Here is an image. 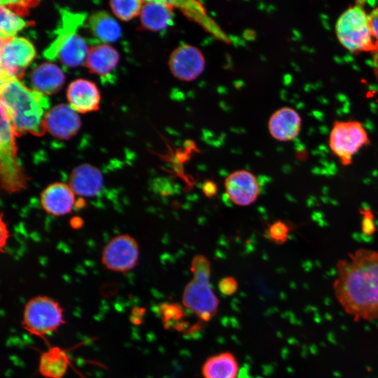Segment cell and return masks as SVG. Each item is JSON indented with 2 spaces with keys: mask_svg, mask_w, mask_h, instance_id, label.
<instances>
[{
  "mask_svg": "<svg viewBox=\"0 0 378 378\" xmlns=\"http://www.w3.org/2000/svg\"><path fill=\"white\" fill-rule=\"evenodd\" d=\"M336 300L354 321L378 319V250L360 248L336 263Z\"/></svg>",
  "mask_w": 378,
  "mask_h": 378,
  "instance_id": "cell-1",
  "label": "cell"
},
{
  "mask_svg": "<svg viewBox=\"0 0 378 378\" xmlns=\"http://www.w3.org/2000/svg\"><path fill=\"white\" fill-rule=\"evenodd\" d=\"M1 106L10 120L15 136L44 134V118L50 109L47 96L29 88L15 77L1 74Z\"/></svg>",
  "mask_w": 378,
  "mask_h": 378,
  "instance_id": "cell-2",
  "label": "cell"
},
{
  "mask_svg": "<svg viewBox=\"0 0 378 378\" xmlns=\"http://www.w3.org/2000/svg\"><path fill=\"white\" fill-rule=\"evenodd\" d=\"M59 24L54 31L55 38L44 50L43 56L50 62L59 60L64 67L84 65L90 48L78 31L87 15L62 8L59 9Z\"/></svg>",
  "mask_w": 378,
  "mask_h": 378,
  "instance_id": "cell-3",
  "label": "cell"
},
{
  "mask_svg": "<svg viewBox=\"0 0 378 378\" xmlns=\"http://www.w3.org/2000/svg\"><path fill=\"white\" fill-rule=\"evenodd\" d=\"M192 279L186 284L182 295L186 308L200 319L207 322L218 312L219 300L211 284V262L204 255H195L190 263Z\"/></svg>",
  "mask_w": 378,
  "mask_h": 378,
  "instance_id": "cell-4",
  "label": "cell"
},
{
  "mask_svg": "<svg viewBox=\"0 0 378 378\" xmlns=\"http://www.w3.org/2000/svg\"><path fill=\"white\" fill-rule=\"evenodd\" d=\"M335 32L340 43L354 53H372L377 48L378 43L370 31L368 15L359 4L350 6L340 15Z\"/></svg>",
  "mask_w": 378,
  "mask_h": 378,
  "instance_id": "cell-5",
  "label": "cell"
},
{
  "mask_svg": "<svg viewBox=\"0 0 378 378\" xmlns=\"http://www.w3.org/2000/svg\"><path fill=\"white\" fill-rule=\"evenodd\" d=\"M15 134L4 108L1 106L0 173L2 188L14 193L26 188L28 176L18 160Z\"/></svg>",
  "mask_w": 378,
  "mask_h": 378,
  "instance_id": "cell-6",
  "label": "cell"
},
{
  "mask_svg": "<svg viewBox=\"0 0 378 378\" xmlns=\"http://www.w3.org/2000/svg\"><path fill=\"white\" fill-rule=\"evenodd\" d=\"M64 323L63 309L48 296L34 297L24 306L22 326L31 335L44 337L56 331Z\"/></svg>",
  "mask_w": 378,
  "mask_h": 378,
  "instance_id": "cell-7",
  "label": "cell"
},
{
  "mask_svg": "<svg viewBox=\"0 0 378 378\" xmlns=\"http://www.w3.org/2000/svg\"><path fill=\"white\" fill-rule=\"evenodd\" d=\"M329 148L344 166L352 163L353 157L370 144L368 132L357 120H341L333 123L328 140Z\"/></svg>",
  "mask_w": 378,
  "mask_h": 378,
  "instance_id": "cell-8",
  "label": "cell"
},
{
  "mask_svg": "<svg viewBox=\"0 0 378 378\" xmlns=\"http://www.w3.org/2000/svg\"><path fill=\"white\" fill-rule=\"evenodd\" d=\"M139 259L137 241L130 234L113 237L103 248L101 255L102 265L108 270L125 273L134 269Z\"/></svg>",
  "mask_w": 378,
  "mask_h": 378,
  "instance_id": "cell-9",
  "label": "cell"
},
{
  "mask_svg": "<svg viewBox=\"0 0 378 378\" xmlns=\"http://www.w3.org/2000/svg\"><path fill=\"white\" fill-rule=\"evenodd\" d=\"M35 57L36 49L26 38L1 39V74L20 79Z\"/></svg>",
  "mask_w": 378,
  "mask_h": 378,
  "instance_id": "cell-10",
  "label": "cell"
},
{
  "mask_svg": "<svg viewBox=\"0 0 378 378\" xmlns=\"http://www.w3.org/2000/svg\"><path fill=\"white\" fill-rule=\"evenodd\" d=\"M169 69L180 80L191 81L203 72L205 59L202 52L191 45H182L176 48L169 59Z\"/></svg>",
  "mask_w": 378,
  "mask_h": 378,
  "instance_id": "cell-11",
  "label": "cell"
},
{
  "mask_svg": "<svg viewBox=\"0 0 378 378\" xmlns=\"http://www.w3.org/2000/svg\"><path fill=\"white\" fill-rule=\"evenodd\" d=\"M224 186L230 200L237 206H249L257 200L260 195L256 176L246 169L230 173L225 179Z\"/></svg>",
  "mask_w": 378,
  "mask_h": 378,
  "instance_id": "cell-12",
  "label": "cell"
},
{
  "mask_svg": "<svg viewBox=\"0 0 378 378\" xmlns=\"http://www.w3.org/2000/svg\"><path fill=\"white\" fill-rule=\"evenodd\" d=\"M81 121L70 105L57 104L50 108L44 118L46 132L60 140H68L79 130Z\"/></svg>",
  "mask_w": 378,
  "mask_h": 378,
  "instance_id": "cell-13",
  "label": "cell"
},
{
  "mask_svg": "<svg viewBox=\"0 0 378 378\" xmlns=\"http://www.w3.org/2000/svg\"><path fill=\"white\" fill-rule=\"evenodd\" d=\"M76 196L69 183L55 182L47 186L41 192L40 204L48 214L64 216L74 209Z\"/></svg>",
  "mask_w": 378,
  "mask_h": 378,
  "instance_id": "cell-14",
  "label": "cell"
},
{
  "mask_svg": "<svg viewBox=\"0 0 378 378\" xmlns=\"http://www.w3.org/2000/svg\"><path fill=\"white\" fill-rule=\"evenodd\" d=\"M104 182L103 174L98 167L89 163H83L71 171L69 185L76 195L92 197L102 191Z\"/></svg>",
  "mask_w": 378,
  "mask_h": 378,
  "instance_id": "cell-15",
  "label": "cell"
},
{
  "mask_svg": "<svg viewBox=\"0 0 378 378\" xmlns=\"http://www.w3.org/2000/svg\"><path fill=\"white\" fill-rule=\"evenodd\" d=\"M66 98L69 105L76 112L85 113L99 109L101 96L94 83L78 78L69 83Z\"/></svg>",
  "mask_w": 378,
  "mask_h": 378,
  "instance_id": "cell-16",
  "label": "cell"
},
{
  "mask_svg": "<svg viewBox=\"0 0 378 378\" xmlns=\"http://www.w3.org/2000/svg\"><path fill=\"white\" fill-rule=\"evenodd\" d=\"M119 62L117 50L107 43L94 45L89 52L84 65L88 70L98 75L103 81L112 80V73Z\"/></svg>",
  "mask_w": 378,
  "mask_h": 378,
  "instance_id": "cell-17",
  "label": "cell"
},
{
  "mask_svg": "<svg viewBox=\"0 0 378 378\" xmlns=\"http://www.w3.org/2000/svg\"><path fill=\"white\" fill-rule=\"evenodd\" d=\"M302 127V118L294 108L284 106L274 111L268 122L271 136L279 141L295 139Z\"/></svg>",
  "mask_w": 378,
  "mask_h": 378,
  "instance_id": "cell-18",
  "label": "cell"
},
{
  "mask_svg": "<svg viewBox=\"0 0 378 378\" xmlns=\"http://www.w3.org/2000/svg\"><path fill=\"white\" fill-rule=\"evenodd\" d=\"M64 80L62 70L51 62L40 64L30 74L32 89L45 96L58 92L63 86Z\"/></svg>",
  "mask_w": 378,
  "mask_h": 378,
  "instance_id": "cell-19",
  "label": "cell"
},
{
  "mask_svg": "<svg viewBox=\"0 0 378 378\" xmlns=\"http://www.w3.org/2000/svg\"><path fill=\"white\" fill-rule=\"evenodd\" d=\"M139 15L141 28L160 31L172 24L173 8L166 1H144Z\"/></svg>",
  "mask_w": 378,
  "mask_h": 378,
  "instance_id": "cell-20",
  "label": "cell"
},
{
  "mask_svg": "<svg viewBox=\"0 0 378 378\" xmlns=\"http://www.w3.org/2000/svg\"><path fill=\"white\" fill-rule=\"evenodd\" d=\"M238 372V361L235 356L229 351L211 356L202 367L204 378H237Z\"/></svg>",
  "mask_w": 378,
  "mask_h": 378,
  "instance_id": "cell-21",
  "label": "cell"
},
{
  "mask_svg": "<svg viewBox=\"0 0 378 378\" xmlns=\"http://www.w3.org/2000/svg\"><path fill=\"white\" fill-rule=\"evenodd\" d=\"M69 364L70 360L66 351L54 346L41 354L38 371L46 378H62Z\"/></svg>",
  "mask_w": 378,
  "mask_h": 378,
  "instance_id": "cell-22",
  "label": "cell"
},
{
  "mask_svg": "<svg viewBox=\"0 0 378 378\" xmlns=\"http://www.w3.org/2000/svg\"><path fill=\"white\" fill-rule=\"evenodd\" d=\"M88 24L93 36L103 43L115 42L122 35L119 23L104 10L93 13L89 17Z\"/></svg>",
  "mask_w": 378,
  "mask_h": 378,
  "instance_id": "cell-23",
  "label": "cell"
},
{
  "mask_svg": "<svg viewBox=\"0 0 378 378\" xmlns=\"http://www.w3.org/2000/svg\"><path fill=\"white\" fill-rule=\"evenodd\" d=\"M0 35L1 39L16 36V34L24 27L29 26V22L21 18L11 8L1 4Z\"/></svg>",
  "mask_w": 378,
  "mask_h": 378,
  "instance_id": "cell-24",
  "label": "cell"
},
{
  "mask_svg": "<svg viewBox=\"0 0 378 378\" xmlns=\"http://www.w3.org/2000/svg\"><path fill=\"white\" fill-rule=\"evenodd\" d=\"M144 1L139 0H116L109 2L110 7L120 20L129 21L140 14Z\"/></svg>",
  "mask_w": 378,
  "mask_h": 378,
  "instance_id": "cell-25",
  "label": "cell"
},
{
  "mask_svg": "<svg viewBox=\"0 0 378 378\" xmlns=\"http://www.w3.org/2000/svg\"><path fill=\"white\" fill-rule=\"evenodd\" d=\"M290 228L286 223L276 220L269 226L267 235L276 244H283L288 238Z\"/></svg>",
  "mask_w": 378,
  "mask_h": 378,
  "instance_id": "cell-26",
  "label": "cell"
},
{
  "mask_svg": "<svg viewBox=\"0 0 378 378\" xmlns=\"http://www.w3.org/2000/svg\"><path fill=\"white\" fill-rule=\"evenodd\" d=\"M181 307L175 303H162L158 307V313L164 325L169 324L180 318L183 314Z\"/></svg>",
  "mask_w": 378,
  "mask_h": 378,
  "instance_id": "cell-27",
  "label": "cell"
},
{
  "mask_svg": "<svg viewBox=\"0 0 378 378\" xmlns=\"http://www.w3.org/2000/svg\"><path fill=\"white\" fill-rule=\"evenodd\" d=\"M238 288L237 279L231 276L221 279L218 282V290L224 295H232Z\"/></svg>",
  "mask_w": 378,
  "mask_h": 378,
  "instance_id": "cell-28",
  "label": "cell"
},
{
  "mask_svg": "<svg viewBox=\"0 0 378 378\" xmlns=\"http://www.w3.org/2000/svg\"><path fill=\"white\" fill-rule=\"evenodd\" d=\"M368 20L372 35L378 43V6L368 15Z\"/></svg>",
  "mask_w": 378,
  "mask_h": 378,
  "instance_id": "cell-29",
  "label": "cell"
},
{
  "mask_svg": "<svg viewBox=\"0 0 378 378\" xmlns=\"http://www.w3.org/2000/svg\"><path fill=\"white\" fill-rule=\"evenodd\" d=\"M202 191L207 198L212 199L217 195V184L212 180H206L202 183Z\"/></svg>",
  "mask_w": 378,
  "mask_h": 378,
  "instance_id": "cell-30",
  "label": "cell"
},
{
  "mask_svg": "<svg viewBox=\"0 0 378 378\" xmlns=\"http://www.w3.org/2000/svg\"><path fill=\"white\" fill-rule=\"evenodd\" d=\"M372 54L373 56V61H374V72L376 78L378 81V46H377V48Z\"/></svg>",
  "mask_w": 378,
  "mask_h": 378,
  "instance_id": "cell-31",
  "label": "cell"
}]
</instances>
